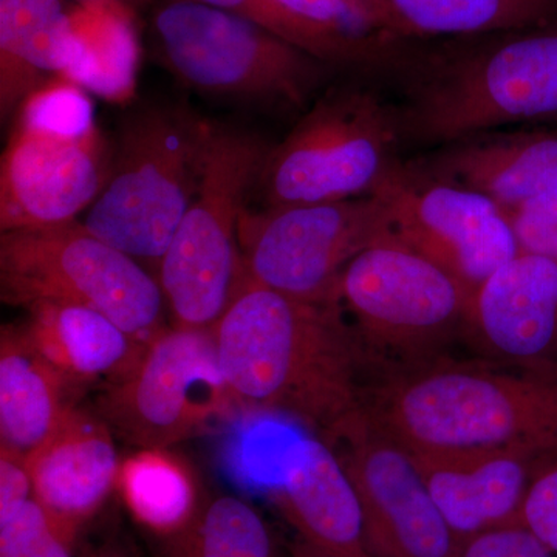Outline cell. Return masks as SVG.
I'll return each instance as SVG.
<instances>
[{
    "mask_svg": "<svg viewBox=\"0 0 557 557\" xmlns=\"http://www.w3.org/2000/svg\"><path fill=\"white\" fill-rule=\"evenodd\" d=\"M67 381L33 347L24 329L0 335V445L28 456L60 426L72 405Z\"/></svg>",
    "mask_w": 557,
    "mask_h": 557,
    "instance_id": "22",
    "label": "cell"
},
{
    "mask_svg": "<svg viewBox=\"0 0 557 557\" xmlns=\"http://www.w3.org/2000/svg\"><path fill=\"white\" fill-rule=\"evenodd\" d=\"M403 137L398 110L359 87L327 91L270 148L258 186L265 208L370 196Z\"/></svg>",
    "mask_w": 557,
    "mask_h": 557,
    "instance_id": "10",
    "label": "cell"
},
{
    "mask_svg": "<svg viewBox=\"0 0 557 557\" xmlns=\"http://www.w3.org/2000/svg\"><path fill=\"white\" fill-rule=\"evenodd\" d=\"M115 557H121V556L116 555Z\"/></svg>",
    "mask_w": 557,
    "mask_h": 557,
    "instance_id": "37",
    "label": "cell"
},
{
    "mask_svg": "<svg viewBox=\"0 0 557 557\" xmlns=\"http://www.w3.org/2000/svg\"><path fill=\"white\" fill-rule=\"evenodd\" d=\"M472 295L448 271L394 231L348 263L339 302L355 330L372 381L403 375L448 358L467 336Z\"/></svg>",
    "mask_w": 557,
    "mask_h": 557,
    "instance_id": "5",
    "label": "cell"
},
{
    "mask_svg": "<svg viewBox=\"0 0 557 557\" xmlns=\"http://www.w3.org/2000/svg\"><path fill=\"white\" fill-rule=\"evenodd\" d=\"M296 557H333V556L324 555V553H319V552H317V549L304 547L302 552H300L299 555Z\"/></svg>",
    "mask_w": 557,
    "mask_h": 557,
    "instance_id": "34",
    "label": "cell"
},
{
    "mask_svg": "<svg viewBox=\"0 0 557 557\" xmlns=\"http://www.w3.org/2000/svg\"><path fill=\"white\" fill-rule=\"evenodd\" d=\"M215 129L183 102L139 106L121 124L108 183L81 222L157 276L199 194Z\"/></svg>",
    "mask_w": 557,
    "mask_h": 557,
    "instance_id": "4",
    "label": "cell"
},
{
    "mask_svg": "<svg viewBox=\"0 0 557 557\" xmlns=\"http://www.w3.org/2000/svg\"><path fill=\"white\" fill-rule=\"evenodd\" d=\"M410 456L458 542L496 528L518 525L531 475L537 461L545 457L525 449Z\"/></svg>",
    "mask_w": 557,
    "mask_h": 557,
    "instance_id": "16",
    "label": "cell"
},
{
    "mask_svg": "<svg viewBox=\"0 0 557 557\" xmlns=\"http://www.w3.org/2000/svg\"><path fill=\"white\" fill-rule=\"evenodd\" d=\"M398 110L403 137L456 139L557 115V25L458 38L428 54Z\"/></svg>",
    "mask_w": 557,
    "mask_h": 557,
    "instance_id": "3",
    "label": "cell"
},
{
    "mask_svg": "<svg viewBox=\"0 0 557 557\" xmlns=\"http://www.w3.org/2000/svg\"><path fill=\"white\" fill-rule=\"evenodd\" d=\"M520 525L557 556V453L537 461L520 512Z\"/></svg>",
    "mask_w": 557,
    "mask_h": 557,
    "instance_id": "30",
    "label": "cell"
},
{
    "mask_svg": "<svg viewBox=\"0 0 557 557\" xmlns=\"http://www.w3.org/2000/svg\"><path fill=\"white\" fill-rule=\"evenodd\" d=\"M289 13L361 50L372 64L405 58L406 40L388 30L368 0H276Z\"/></svg>",
    "mask_w": 557,
    "mask_h": 557,
    "instance_id": "26",
    "label": "cell"
},
{
    "mask_svg": "<svg viewBox=\"0 0 557 557\" xmlns=\"http://www.w3.org/2000/svg\"><path fill=\"white\" fill-rule=\"evenodd\" d=\"M116 555H113V553H101V555H97L94 557H115Z\"/></svg>",
    "mask_w": 557,
    "mask_h": 557,
    "instance_id": "36",
    "label": "cell"
},
{
    "mask_svg": "<svg viewBox=\"0 0 557 557\" xmlns=\"http://www.w3.org/2000/svg\"><path fill=\"white\" fill-rule=\"evenodd\" d=\"M164 541L168 557H276L265 520L236 496L212 498L185 531Z\"/></svg>",
    "mask_w": 557,
    "mask_h": 557,
    "instance_id": "25",
    "label": "cell"
},
{
    "mask_svg": "<svg viewBox=\"0 0 557 557\" xmlns=\"http://www.w3.org/2000/svg\"><path fill=\"white\" fill-rule=\"evenodd\" d=\"M234 406L212 329L170 324L126 376L109 384L98 416L139 449H168L228 416Z\"/></svg>",
    "mask_w": 557,
    "mask_h": 557,
    "instance_id": "12",
    "label": "cell"
},
{
    "mask_svg": "<svg viewBox=\"0 0 557 557\" xmlns=\"http://www.w3.org/2000/svg\"><path fill=\"white\" fill-rule=\"evenodd\" d=\"M14 116L0 163V230L76 222L112 171L113 146L95 124L90 101L78 84L58 79Z\"/></svg>",
    "mask_w": 557,
    "mask_h": 557,
    "instance_id": "6",
    "label": "cell"
},
{
    "mask_svg": "<svg viewBox=\"0 0 557 557\" xmlns=\"http://www.w3.org/2000/svg\"><path fill=\"white\" fill-rule=\"evenodd\" d=\"M416 164L432 177L515 208L557 188V132H483L446 143Z\"/></svg>",
    "mask_w": 557,
    "mask_h": 557,
    "instance_id": "19",
    "label": "cell"
},
{
    "mask_svg": "<svg viewBox=\"0 0 557 557\" xmlns=\"http://www.w3.org/2000/svg\"><path fill=\"white\" fill-rule=\"evenodd\" d=\"M197 2L247 17L329 64H372L357 47L332 33L314 27L309 22L299 20L284 7L278 5L276 0H197Z\"/></svg>",
    "mask_w": 557,
    "mask_h": 557,
    "instance_id": "27",
    "label": "cell"
},
{
    "mask_svg": "<svg viewBox=\"0 0 557 557\" xmlns=\"http://www.w3.org/2000/svg\"><path fill=\"white\" fill-rule=\"evenodd\" d=\"M116 490L132 518L163 539L185 531L203 507L193 469L170 449L145 448L124 458Z\"/></svg>",
    "mask_w": 557,
    "mask_h": 557,
    "instance_id": "24",
    "label": "cell"
},
{
    "mask_svg": "<svg viewBox=\"0 0 557 557\" xmlns=\"http://www.w3.org/2000/svg\"><path fill=\"white\" fill-rule=\"evenodd\" d=\"M372 194L386 203L399 239L448 271L472 296L520 255L500 205L432 177L416 163L395 160Z\"/></svg>",
    "mask_w": 557,
    "mask_h": 557,
    "instance_id": "13",
    "label": "cell"
},
{
    "mask_svg": "<svg viewBox=\"0 0 557 557\" xmlns=\"http://www.w3.org/2000/svg\"><path fill=\"white\" fill-rule=\"evenodd\" d=\"M25 309V335L70 387L115 383L131 372L148 346L87 307L39 300Z\"/></svg>",
    "mask_w": 557,
    "mask_h": 557,
    "instance_id": "21",
    "label": "cell"
},
{
    "mask_svg": "<svg viewBox=\"0 0 557 557\" xmlns=\"http://www.w3.org/2000/svg\"><path fill=\"white\" fill-rule=\"evenodd\" d=\"M0 295L24 309L51 300L100 311L145 346L170 325L156 274L81 220L2 233Z\"/></svg>",
    "mask_w": 557,
    "mask_h": 557,
    "instance_id": "8",
    "label": "cell"
},
{
    "mask_svg": "<svg viewBox=\"0 0 557 557\" xmlns=\"http://www.w3.org/2000/svg\"><path fill=\"white\" fill-rule=\"evenodd\" d=\"M157 60L190 89L302 106L329 62L262 25L197 0H161L150 20Z\"/></svg>",
    "mask_w": 557,
    "mask_h": 557,
    "instance_id": "9",
    "label": "cell"
},
{
    "mask_svg": "<svg viewBox=\"0 0 557 557\" xmlns=\"http://www.w3.org/2000/svg\"><path fill=\"white\" fill-rule=\"evenodd\" d=\"M81 3L86 5H97V3L112 2L121 7H131V9H138V7L148 5L152 0H78Z\"/></svg>",
    "mask_w": 557,
    "mask_h": 557,
    "instance_id": "33",
    "label": "cell"
},
{
    "mask_svg": "<svg viewBox=\"0 0 557 557\" xmlns=\"http://www.w3.org/2000/svg\"><path fill=\"white\" fill-rule=\"evenodd\" d=\"M78 531L33 497L0 520V557H72Z\"/></svg>",
    "mask_w": 557,
    "mask_h": 557,
    "instance_id": "28",
    "label": "cell"
},
{
    "mask_svg": "<svg viewBox=\"0 0 557 557\" xmlns=\"http://www.w3.org/2000/svg\"><path fill=\"white\" fill-rule=\"evenodd\" d=\"M362 410L410 453H557V368L446 358L369 383Z\"/></svg>",
    "mask_w": 557,
    "mask_h": 557,
    "instance_id": "2",
    "label": "cell"
},
{
    "mask_svg": "<svg viewBox=\"0 0 557 557\" xmlns=\"http://www.w3.org/2000/svg\"><path fill=\"white\" fill-rule=\"evenodd\" d=\"M368 2L372 3V5L375 7V9L380 11V2H381V0H368ZM380 13H381V11H380ZM381 16H383V14H381ZM383 20H384V17H383Z\"/></svg>",
    "mask_w": 557,
    "mask_h": 557,
    "instance_id": "35",
    "label": "cell"
},
{
    "mask_svg": "<svg viewBox=\"0 0 557 557\" xmlns=\"http://www.w3.org/2000/svg\"><path fill=\"white\" fill-rule=\"evenodd\" d=\"M457 557H557L525 527L509 525L460 542Z\"/></svg>",
    "mask_w": 557,
    "mask_h": 557,
    "instance_id": "31",
    "label": "cell"
},
{
    "mask_svg": "<svg viewBox=\"0 0 557 557\" xmlns=\"http://www.w3.org/2000/svg\"><path fill=\"white\" fill-rule=\"evenodd\" d=\"M491 361L557 368V259L520 252L474 293L467 336Z\"/></svg>",
    "mask_w": 557,
    "mask_h": 557,
    "instance_id": "15",
    "label": "cell"
},
{
    "mask_svg": "<svg viewBox=\"0 0 557 557\" xmlns=\"http://www.w3.org/2000/svg\"><path fill=\"white\" fill-rule=\"evenodd\" d=\"M86 46L62 0H0V113L16 115L58 79H75Z\"/></svg>",
    "mask_w": 557,
    "mask_h": 557,
    "instance_id": "20",
    "label": "cell"
},
{
    "mask_svg": "<svg viewBox=\"0 0 557 557\" xmlns=\"http://www.w3.org/2000/svg\"><path fill=\"white\" fill-rule=\"evenodd\" d=\"M388 30L398 39L474 38L548 27L557 0H381Z\"/></svg>",
    "mask_w": 557,
    "mask_h": 557,
    "instance_id": "23",
    "label": "cell"
},
{
    "mask_svg": "<svg viewBox=\"0 0 557 557\" xmlns=\"http://www.w3.org/2000/svg\"><path fill=\"white\" fill-rule=\"evenodd\" d=\"M212 332L237 406L293 418L321 438L361 409L368 369L339 302L247 281Z\"/></svg>",
    "mask_w": 557,
    "mask_h": 557,
    "instance_id": "1",
    "label": "cell"
},
{
    "mask_svg": "<svg viewBox=\"0 0 557 557\" xmlns=\"http://www.w3.org/2000/svg\"><path fill=\"white\" fill-rule=\"evenodd\" d=\"M35 497L27 456L0 445V520H7Z\"/></svg>",
    "mask_w": 557,
    "mask_h": 557,
    "instance_id": "32",
    "label": "cell"
},
{
    "mask_svg": "<svg viewBox=\"0 0 557 557\" xmlns=\"http://www.w3.org/2000/svg\"><path fill=\"white\" fill-rule=\"evenodd\" d=\"M325 442L357 490L375 557H457L460 542L440 515L412 456L357 410Z\"/></svg>",
    "mask_w": 557,
    "mask_h": 557,
    "instance_id": "14",
    "label": "cell"
},
{
    "mask_svg": "<svg viewBox=\"0 0 557 557\" xmlns=\"http://www.w3.org/2000/svg\"><path fill=\"white\" fill-rule=\"evenodd\" d=\"M269 150L255 135L215 129L199 194L157 270L172 325L214 329L244 288L240 219Z\"/></svg>",
    "mask_w": 557,
    "mask_h": 557,
    "instance_id": "7",
    "label": "cell"
},
{
    "mask_svg": "<svg viewBox=\"0 0 557 557\" xmlns=\"http://www.w3.org/2000/svg\"><path fill=\"white\" fill-rule=\"evenodd\" d=\"M391 231V211L373 194L247 208L239 226L247 281L307 302H339L348 263Z\"/></svg>",
    "mask_w": 557,
    "mask_h": 557,
    "instance_id": "11",
    "label": "cell"
},
{
    "mask_svg": "<svg viewBox=\"0 0 557 557\" xmlns=\"http://www.w3.org/2000/svg\"><path fill=\"white\" fill-rule=\"evenodd\" d=\"M27 461L36 500L78 530L115 490L121 465L109 424L75 406Z\"/></svg>",
    "mask_w": 557,
    "mask_h": 557,
    "instance_id": "18",
    "label": "cell"
},
{
    "mask_svg": "<svg viewBox=\"0 0 557 557\" xmlns=\"http://www.w3.org/2000/svg\"><path fill=\"white\" fill-rule=\"evenodd\" d=\"M273 494L306 547L333 557H375L357 490L324 438L309 435L289 445Z\"/></svg>",
    "mask_w": 557,
    "mask_h": 557,
    "instance_id": "17",
    "label": "cell"
},
{
    "mask_svg": "<svg viewBox=\"0 0 557 557\" xmlns=\"http://www.w3.org/2000/svg\"><path fill=\"white\" fill-rule=\"evenodd\" d=\"M504 209L520 252L557 259V188Z\"/></svg>",
    "mask_w": 557,
    "mask_h": 557,
    "instance_id": "29",
    "label": "cell"
}]
</instances>
